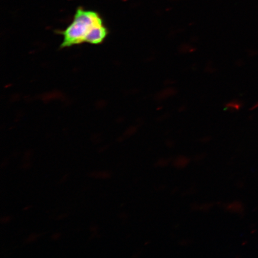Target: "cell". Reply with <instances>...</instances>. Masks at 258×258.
<instances>
[{
	"label": "cell",
	"instance_id": "obj_7",
	"mask_svg": "<svg viewBox=\"0 0 258 258\" xmlns=\"http://www.w3.org/2000/svg\"><path fill=\"white\" fill-rule=\"evenodd\" d=\"M166 144L167 147L169 148H173L175 146V143L172 140H167L166 141Z\"/></svg>",
	"mask_w": 258,
	"mask_h": 258
},
{
	"label": "cell",
	"instance_id": "obj_3",
	"mask_svg": "<svg viewBox=\"0 0 258 258\" xmlns=\"http://www.w3.org/2000/svg\"><path fill=\"white\" fill-rule=\"evenodd\" d=\"M214 204L211 203H202V204L195 203L191 206V209L195 211L208 212L214 207Z\"/></svg>",
	"mask_w": 258,
	"mask_h": 258
},
{
	"label": "cell",
	"instance_id": "obj_5",
	"mask_svg": "<svg viewBox=\"0 0 258 258\" xmlns=\"http://www.w3.org/2000/svg\"><path fill=\"white\" fill-rule=\"evenodd\" d=\"M172 163V160L170 159H166V158H161L157 161L156 166L159 167H165Z\"/></svg>",
	"mask_w": 258,
	"mask_h": 258
},
{
	"label": "cell",
	"instance_id": "obj_1",
	"mask_svg": "<svg viewBox=\"0 0 258 258\" xmlns=\"http://www.w3.org/2000/svg\"><path fill=\"white\" fill-rule=\"evenodd\" d=\"M104 24L100 16L95 12L77 10L72 23L62 32L63 41L61 48L86 43L87 38L97 25Z\"/></svg>",
	"mask_w": 258,
	"mask_h": 258
},
{
	"label": "cell",
	"instance_id": "obj_8",
	"mask_svg": "<svg viewBox=\"0 0 258 258\" xmlns=\"http://www.w3.org/2000/svg\"><path fill=\"white\" fill-rule=\"evenodd\" d=\"M190 243H191V241L189 240H183L180 241V244L181 245V246H187V245L189 244Z\"/></svg>",
	"mask_w": 258,
	"mask_h": 258
},
{
	"label": "cell",
	"instance_id": "obj_9",
	"mask_svg": "<svg viewBox=\"0 0 258 258\" xmlns=\"http://www.w3.org/2000/svg\"><path fill=\"white\" fill-rule=\"evenodd\" d=\"M211 140V138L208 137H206L201 139L202 143H207Z\"/></svg>",
	"mask_w": 258,
	"mask_h": 258
},
{
	"label": "cell",
	"instance_id": "obj_6",
	"mask_svg": "<svg viewBox=\"0 0 258 258\" xmlns=\"http://www.w3.org/2000/svg\"><path fill=\"white\" fill-rule=\"evenodd\" d=\"M205 157H206L205 154H198V155H197V156L195 157V160L196 161H201V160H202L203 159H204Z\"/></svg>",
	"mask_w": 258,
	"mask_h": 258
},
{
	"label": "cell",
	"instance_id": "obj_2",
	"mask_svg": "<svg viewBox=\"0 0 258 258\" xmlns=\"http://www.w3.org/2000/svg\"><path fill=\"white\" fill-rule=\"evenodd\" d=\"M191 163V159L183 155H179L172 160L173 166L177 169H183Z\"/></svg>",
	"mask_w": 258,
	"mask_h": 258
},
{
	"label": "cell",
	"instance_id": "obj_4",
	"mask_svg": "<svg viewBox=\"0 0 258 258\" xmlns=\"http://www.w3.org/2000/svg\"><path fill=\"white\" fill-rule=\"evenodd\" d=\"M240 205L237 202H232L224 204L223 207L225 211L230 212H237L239 211Z\"/></svg>",
	"mask_w": 258,
	"mask_h": 258
}]
</instances>
